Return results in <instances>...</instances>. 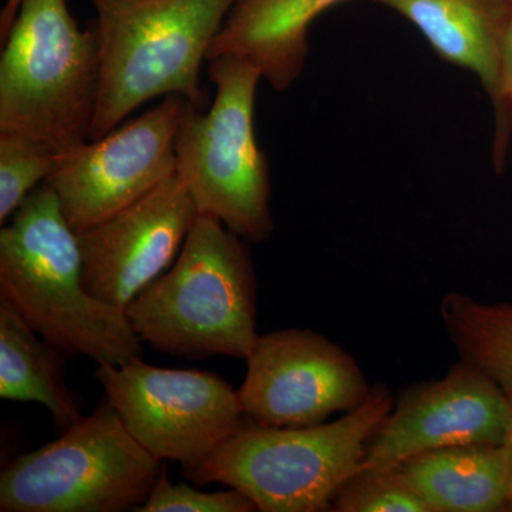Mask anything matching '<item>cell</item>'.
I'll return each instance as SVG.
<instances>
[{
    "instance_id": "obj_14",
    "label": "cell",
    "mask_w": 512,
    "mask_h": 512,
    "mask_svg": "<svg viewBox=\"0 0 512 512\" xmlns=\"http://www.w3.org/2000/svg\"><path fill=\"white\" fill-rule=\"evenodd\" d=\"M342 2L346 0H237L208 59H247L275 92H286L305 70L313 20Z\"/></svg>"
},
{
    "instance_id": "obj_17",
    "label": "cell",
    "mask_w": 512,
    "mask_h": 512,
    "mask_svg": "<svg viewBox=\"0 0 512 512\" xmlns=\"http://www.w3.org/2000/svg\"><path fill=\"white\" fill-rule=\"evenodd\" d=\"M451 342L461 360L497 383L512 403V305L480 302L450 292L440 303Z\"/></svg>"
},
{
    "instance_id": "obj_18",
    "label": "cell",
    "mask_w": 512,
    "mask_h": 512,
    "mask_svg": "<svg viewBox=\"0 0 512 512\" xmlns=\"http://www.w3.org/2000/svg\"><path fill=\"white\" fill-rule=\"evenodd\" d=\"M329 511L431 512L402 468H360L340 487Z\"/></svg>"
},
{
    "instance_id": "obj_7",
    "label": "cell",
    "mask_w": 512,
    "mask_h": 512,
    "mask_svg": "<svg viewBox=\"0 0 512 512\" xmlns=\"http://www.w3.org/2000/svg\"><path fill=\"white\" fill-rule=\"evenodd\" d=\"M165 466L106 399L0 474L2 512H123L146 503Z\"/></svg>"
},
{
    "instance_id": "obj_25",
    "label": "cell",
    "mask_w": 512,
    "mask_h": 512,
    "mask_svg": "<svg viewBox=\"0 0 512 512\" xmlns=\"http://www.w3.org/2000/svg\"><path fill=\"white\" fill-rule=\"evenodd\" d=\"M508 511H512V505H511V507H510V510H508Z\"/></svg>"
},
{
    "instance_id": "obj_13",
    "label": "cell",
    "mask_w": 512,
    "mask_h": 512,
    "mask_svg": "<svg viewBox=\"0 0 512 512\" xmlns=\"http://www.w3.org/2000/svg\"><path fill=\"white\" fill-rule=\"evenodd\" d=\"M399 13L419 29L434 52L476 74L495 111L493 158L498 171L507 156L512 120L501 99V47L512 0H370Z\"/></svg>"
},
{
    "instance_id": "obj_20",
    "label": "cell",
    "mask_w": 512,
    "mask_h": 512,
    "mask_svg": "<svg viewBox=\"0 0 512 512\" xmlns=\"http://www.w3.org/2000/svg\"><path fill=\"white\" fill-rule=\"evenodd\" d=\"M254 501L237 490L202 493L188 484L171 483L165 466L150 497L136 512H255Z\"/></svg>"
},
{
    "instance_id": "obj_21",
    "label": "cell",
    "mask_w": 512,
    "mask_h": 512,
    "mask_svg": "<svg viewBox=\"0 0 512 512\" xmlns=\"http://www.w3.org/2000/svg\"><path fill=\"white\" fill-rule=\"evenodd\" d=\"M500 86L504 109L512 120V3L510 18H508L507 29H505L503 47H501Z\"/></svg>"
},
{
    "instance_id": "obj_4",
    "label": "cell",
    "mask_w": 512,
    "mask_h": 512,
    "mask_svg": "<svg viewBox=\"0 0 512 512\" xmlns=\"http://www.w3.org/2000/svg\"><path fill=\"white\" fill-rule=\"evenodd\" d=\"M100 83L89 140L141 104L181 96L202 106L201 67L237 0H89Z\"/></svg>"
},
{
    "instance_id": "obj_8",
    "label": "cell",
    "mask_w": 512,
    "mask_h": 512,
    "mask_svg": "<svg viewBox=\"0 0 512 512\" xmlns=\"http://www.w3.org/2000/svg\"><path fill=\"white\" fill-rule=\"evenodd\" d=\"M104 399L128 433L163 461L194 466L247 421L238 390L201 370L163 369L141 357L126 365H97Z\"/></svg>"
},
{
    "instance_id": "obj_12",
    "label": "cell",
    "mask_w": 512,
    "mask_h": 512,
    "mask_svg": "<svg viewBox=\"0 0 512 512\" xmlns=\"http://www.w3.org/2000/svg\"><path fill=\"white\" fill-rule=\"evenodd\" d=\"M198 210L177 174L106 221L80 232L87 292L124 309L170 269Z\"/></svg>"
},
{
    "instance_id": "obj_11",
    "label": "cell",
    "mask_w": 512,
    "mask_h": 512,
    "mask_svg": "<svg viewBox=\"0 0 512 512\" xmlns=\"http://www.w3.org/2000/svg\"><path fill=\"white\" fill-rule=\"evenodd\" d=\"M511 427L510 397L476 366L460 360L441 379L402 393L360 468L399 467L441 448L505 444Z\"/></svg>"
},
{
    "instance_id": "obj_2",
    "label": "cell",
    "mask_w": 512,
    "mask_h": 512,
    "mask_svg": "<svg viewBox=\"0 0 512 512\" xmlns=\"http://www.w3.org/2000/svg\"><path fill=\"white\" fill-rule=\"evenodd\" d=\"M256 275L247 241L211 215H198L173 266L127 306L141 342L168 355H251Z\"/></svg>"
},
{
    "instance_id": "obj_3",
    "label": "cell",
    "mask_w": 512,
    "mask_h": 512,
    "mask_svg": "<svg viewBox=\"0 0 512 512\" xmlns=\"http://www.w3.org/2000/svg\"><path fill=\"white\" fill-rule=\"evenodd\" d=\"M393 406L392 393L377 384L365 402L332 423L266 427L245 421L210 457L181 471L192 483L237 488L258 511H329Z\"/></svg>"
},
{
    "instance_id": "obj_23",
    "label": "cell",
    "mask_w": 512,
    "mask_h": 512,
    "mask_svg": "<svg viewBox=\"0 0 512 512\" xmlns=\"http://www.w3.org/2000/svg\"><path fill=\"white\" fill-rule=\"evenodd\" d=\"M505 448H507L508 453V463H510V478H511V495H510V505H508V510L512 505V427L510 431V436H508L507 441L504 444Z\"/></svg>"
},
{
    "instance_id": "obj_22",
    "label": "cell",
    "mask_w": 512,
    "mask_h": 512,
    "mask_svg": "<svg viewBox=\"0 0 512 512\" xmlns=\"http://www.w3.org/2000/svg\"><path fill=\"white\" fill-rule=\"evenodd\" d=\"M20 3H22V0H6L5 8L0 13V37H2V42L8 36L16 16H18Z\"/></svg>"
},
{
    "instance_id": "obj_6",
    "label": "cell",
    "mask_w": 512,
    "mask_h": 512,
    "mask_svg": "<svg viewBox=\"0 0 512 512\" xmlns=\"http://www.w3.org/2000/svg\"><path fill=\"white\" fill-rule=\"evenodd\" d=\"M217 94L207 113L188 103L175 138L177 177L198 214L217 218L247 242L268 241L271 174L254 130L255 97L262 74L254 63L232 55L208 59Z\"/></svg>"
},
{
    "instance_id": "obj_5",
    "label": "cell",
    "mask_w": 512,
    "mask_h": 512,
    "mask_svg": "<svg viewBox=\"0 0 512 512\" xmlns=\"http://www.w3.org/2000/svg\"><path fill=\"white\" fill-rule=\"evenodd\" d=\"M0 56V136L66 154L89 141L99 97L96 36L66 0H22Z\"/></svg>"
},
{
    "instance_id": "obj_24",
    "label": "cell",
    "mask_w": 512,
    "mask_h": 512,
    "mask_svg": "<svg viewBox=\"0 0 512 512\" xmlns=\"http://www.w3.org/2000/svg\"><path fill=\"white\" fill-rule=\"evenodd\" d=\"M511 116H512V103H511Z\"/></svg>"
},
{
    "instance_id": "obj_10",
    "label": "cell",
    "mask_w": 512,
    "mask_h": 512,
    "mask_svg": "<svg viewBox=\"0 0 512 512\" xmlns=\"http://www.w3.org/2000/svg\"><path fill=\"white\" fill-rule=\"evenodd\" d=\"M372 389L356 360L332 340L309 329H284L256 339L238 399L252 423L303 427L356 409Z\"/></svg>"
},
{
    "instance_id": "obj_9",
    "label": "cell",
    "mask_w": 512,
    "mask_h": 512,
    "mask_svg": "<svg viewBox=\"0 0 512 512\" xmlns=\"http://www.w3.org/2000/svg\"><path fill=\"white\" fill-rule=\"evenodd\" d=\"M168 96L137 119L64 154L46 181L64 217L80 234L146 197L177 173L175 138L187 109Z\"/></svg>"
},
{
    "instance_id": "obj_1",
    "label": "cell",
    "mask_w": 512,
    "mask_h": 512,
    "mask_svg": "<svg viewBox=\"0 0 512 512\" xmlns=\"http://www.w3.org/2000/svg\"><path fill=\"white\" fill-rule=\"evenodd\" d=\"M0 301L70 356L121 366L143 353L126 311L87 292L79 234L47 183L30 192L0 231Z\"/></svg>"
},
{
    "instance_id": "obj_16",
    "label": "cell",
    "mask_w": 512,
    "mask_h": 512,
    "mask_svg": "<svg viewBox=\"0 0 512 512\" xmlns=\"http://www.w3.org/2000/svg\"><path fill=\"white\" fill-rule=\"evenodd\" d=\"M66 356L0 301V397L42 404L62 431L83 417L82 399L67 384Z\"/></svg>"
},
{
    "instance_id": "obj_19",
    "label": "cell",
    "mask_w": 512,
    "mask_h": 512,
    "mask_svg": "<svg viewBox=\"0 0 512 512\" xmlns=\"http://www.w3.org/2000/svg\"><path fill=\"white\" fill-rule=\"evenodd\" d=\"M64 154L32 141L0 136V222L15 214L26 197L46 183L62 163Z\"/></svg>"
},
{
    "instance_id": "obj_15",
    "label": "cell",
    "mask_w": 512,
    "mask_h": 512,
    "mask_svg": "<svg viewBox=\"0 0 512 512\" xmlns=\"http://www.w3.org/2000/svg\"><path fill=\"white\" fill-rule=\"evenodd\" d=\"M400 468L431 512L508 511L511 478L504 444L441 448Z\"/></svg>"
}]
</instances>
